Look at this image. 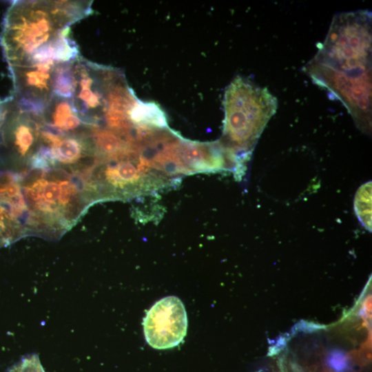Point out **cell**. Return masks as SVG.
<instances>
[{
    "label": "cell",
    "instance_id": "1",
    "mask_svg": "<svg viewBox=\"0 0 372 372\" xmlns=\"http://www.w3.org/2000/svg\"><path fill=\"white\" fill-rule=\"evenodd\" d=\"M58 169L38 170L23 185L28 210L26 234L61 236L94 202L82 174L70 175Z\"/></svg>",
    "mask_w": 372,
    "mask_h": 372
},
{
    "label": "cell",
    "instance_id": "2",
    "mask_svg": "<svg viewBox=\"0 0 372 372\" xmlns=\"http://www.w3.org/2000/svg\"><path fill=\"white\" fill-rule=\"evenodd\" d=\"M91 12L90 1H15L6 12L3 45L10 67L17 65Z\"/></svg>",
    "mask_w": 372,
    "mask_h": 372
},
{
    "label": "cell",
    "instance_id": "3",
    "mask_svg": "<svg viewBox=\"0 0 372 372\" xmlns=\"http://www.w3.org/2000/svg\"><path fill=\"white\" fill-rule=\"evenodd\" d=\"M223 107L220 141L247 164L258 138L276 112L277 99L267 88L238 76L225 90Z\"/></svg>",
    "mask_w": 372,
    "mask_h": 372
},
{
    "label": "cell",
    "instance_id": "4",
    "mask_svg": "<svg viewBox=\"0 0 372 372\" xmlns=\"http://www.w3.org/2000/svg\"><path fill=\"white\" fill-rule=\"evenodd\" d=\"M176 182L156 170L141 149L100 159L90 169L87 178L96 201L149 194L176 185Z\"/></svg>",
    "mask_w": 372,
    "mask_h": 372
},
{
    "label": "cell",
    "instance_id": "5",
    "mask_svg": "<svg viewBox=\"0 0 372 372\" xmlns=\"http://www.w3.org/2000/svg\"><path fill=\"white\" fill-rule=\"evenodd\" d=\"M312 60L347 73L371 70V12L357 10L335 15Z\"/></svg>",
    "mask_w": 372,
    "mask_h": 372
},
{
    "label": "cell",
    "instance_id": "6",
    "mask_svg": "<svg viewBox=\"0 0 372 372\" xmlns=\"http://www.w3.org/2000/svg\"><path fill=\"white\" fill-rule=\"evenodd\" d=\"M304 71L317 85L333 94L347 107L358 127L371 130V70L347 73L311 60Z\"/></svg>",
    "mask_w": 372,
    "mask_h": 372
},
{
    "label": "cell",
    "instance_id": "7",
    "mask_svg": "<svg viewBox=\"0 0 372 372\" xmlns=\"http://www.w3.org/2000/svg\"><path fill=\"white\" fill-rule=\"evenodd\" d=\"M143 326L145 338L154 349H167L178 346L187 329L183 303L174 296L161 298L147 312Z\"/></svg>",
    "mask_w": 372,
    "mask_h": 372
},
{
    "label": "cell",
    "instance_id": "8",
    "mask_svg": "<svg viewBox=\"0 0 372 372\" xmlns=\"http://www.w3.org/2000/svg\"><path fill=\"white\" fill-rule=\"evenodd\" d=\"M42 118L45 127L63 134H75L85 126L71 99L52 96L43 112Z\"/></svg>",
    "mask_w": 372,
    "mask_h": 372
},
{
    "label": "cell",
    "instance_id": "9",
    "mask_svg": "<svg viewBox=\"0 0 372 372\" xmlns=\"http://www.w3.org/2000/svg\"><path fill=\"white\" fill-rule=\"evenodd\" d=\"M130 119L137 128L164 130L169 128L165 112L154 102H144L137 99L130 112Z\"/></svg>",
    "mask_w": 372,
    "mask_h": 372
},
{
    "label": "cell",
    "instance_id": "10",
    "mask_svg": "<svg viewBox=\"0 0 372 372\" xmlns=\"http://www.w3.org/2000/svg\"><path fill=\"white\" fill-rule=\"evenodd\" d=\"M10 5L0 2V104L12 101L15 96L14 79L3 45L4 19Z\"/></svg>",
    "mask_w": 372,
    "mask_h": 372
},
{
    "label": "cell",
    "instance_id": "11",
    "mask_svg": "<svg viewBox=\"0 0 372 372\" xmlns=\"http://www.w3.org/2000/svg\"><path fill=\"white\" fill-rule=\"evenodd\" d=\"M74 61L61 63L56 65L52 78V96L65 99L72 98L74 91Z\"/></svg>",
    "mask_w": 372,
    "mask_h": 372
},
{
    "label": "cell",
    "instance_id": "12",
    "mask_svg": "<svg viewBox=\"0 0 372 372\" xmlns=\"http://www.w3.org/2000/svg\"><path fill=\"white\" fill-rule=\"evenodd\" d=\"M354 211L360 223L371 231V181L361 185L354 198Z\"/></svg>",
    "mask_w": 372,
    "mask_h": 372
},
{
    "label": "cell",
    "instance_id": "13",
    "mask_svg": "<svg viewBox=\"0 0 372 372\" xmlns=\"http://www.w3.org/2000/svg\"><path fill=\"white\" fill-rule=\"evenodd\" d=\"M24 234L21 225L0 203V246L8 244Z\"/></svg>",
    "mask_w": 372,
    "mask_h": 372
},
{
    "label": "cell",
    "instance_id": "14",
    "mask_svg": "<svg viewBox=\"0 0 372 372\" xmlns=\"http://www.w3.org/2000/svg\"><path fill=\"white\" fill-rule=\"evenodd\" d=\"M327 362L336 372H345L349 368L347 358L341 351L331 352L328 357Z\"/></svg>",
    "mask_w": 372,
    "mask_h": 372
},
{
    "label": "cell",
    "instance_id": "15",
    "mask_svg": "<svg viewBox=\"0 0 372 372\" xmlns=\"http://www.w3.org/2000/svg\"><path fill=\"white\" fill-rule=\"evenodd\" d=\"M11 102L0 104V145H1L3 128L6 120Z\"/></svg>",
    "mask_w": 372,
    "mask_h": 372
}]
</instances>
